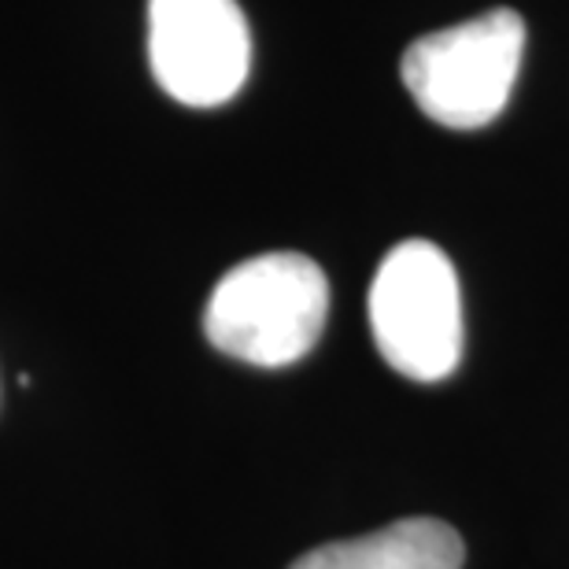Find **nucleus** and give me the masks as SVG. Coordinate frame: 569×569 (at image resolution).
Instances as JSON below:
<instances>
[{"instance_id":"nucleus-1","label":"nucleus","mask_w":569,"mask_h":569,"mask_svg":"<svg viewBox=\"0 0 569 569\" xmlns=\"http://www.w3.org/2000/svg\"><path fill=\"white\" fill-rule=\"evenodd\" d=\"M326 318L322 267L300 252H267L226 270L203 311V333L222 356L274 370L318 345Z\"/></svg>"},{"instance_id":"nucleus-2","label":"nucleus","mask_w":569,"mask_h":569,"mask_svg":"<svg viewBox=\"0 0 569 569\" xmlns=\"http://www.w3.org/2000/svg\"><path fill=\"white\" fill-rule=\"evenodd\" d=\"M521 52L526 22L518 11L496 8L418 38L403 52L400 74L411 100L432 122L477 130L507 108Z\"/></svg>"},{"instance_id":"nucleus-3","label":"nucleus","mask_w":569,"mask_h":569,"mask_svg":"<svg viewBox=\"0 0 569 569\" xmlns=\"http://www.w3.org/2000/svg\"><path fill=\"white\" fill-rule=\"evenodd\" d=\"M370 329L381 359L411 381L451 378L462 359V292L432 241H403L370 284Z\"/></svg>"},{"instance_id":"nucleus-4","label":"nucleus","mask_w":569,"mask_h":569,"mask_svg":"<svg viewBox=\"0 0 569 569\" xmlns=\"http://www.w3.org/2000/svg\"><path fill=\"white\" fill-rule=\"evenodd\" d=\"M148 63L186 108H219L241 93L252 33L237 0H148Z\"/></svg>"},{"instance_id":"nucleus-5","label":"nucleus","mask_w":569,"mask_h":569,"mask_svg":"<svg viewBox=\"0 0 569 569\" xmlns=\"http://www.w3.org/2000/svg\"><path fill=\"white\" fill-rule=\"evenodd\" d=\"M466 543L440 518H403L367 537L333 540L289 569H462Z\"/></svg>"}]
</instances>
